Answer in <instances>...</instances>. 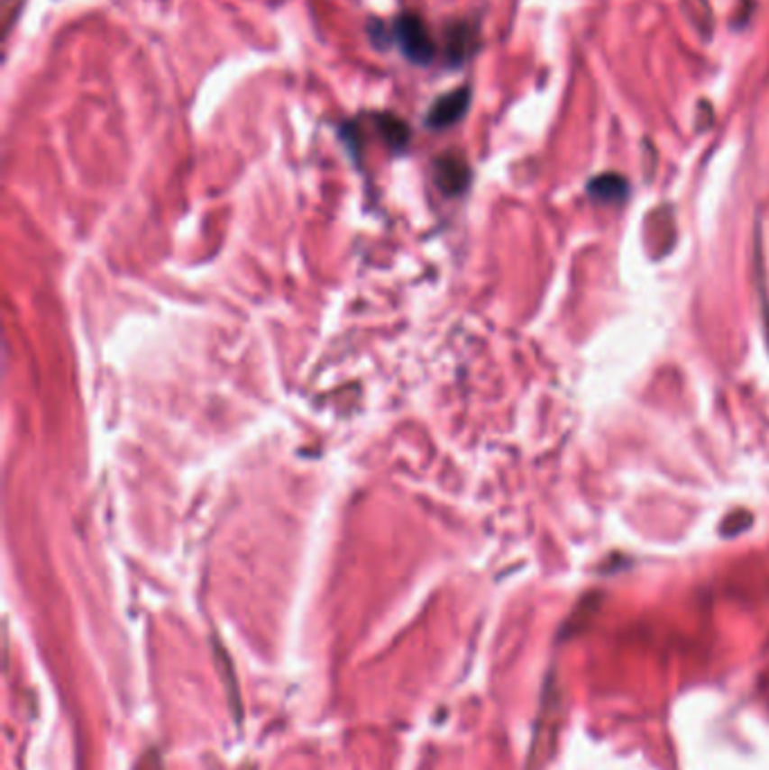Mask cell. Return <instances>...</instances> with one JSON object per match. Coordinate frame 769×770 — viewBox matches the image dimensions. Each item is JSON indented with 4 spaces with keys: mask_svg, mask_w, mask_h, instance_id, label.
<instances>
[{
    "mask_svg": "<svg viewBox=\"0 0 769 770\" xmlns=\"http://www.w3.org/2000/svg\"><path fill=\"white\" fill-rule=\"evenodd\" d=\"M395 41L404 57L417 66H429L435 57V43L429 30L416 14H404L395 23Z\"/></svg>",
    "mask_w": 769,
    "mask_h": 770,
    "instance_id": "obj_1",
    "label": "cell"
},
{
    "mask_svg": "<svg viewBox=\"0 0 769 770\" xmlns=\"http://www.w3.org/2000/svg\"><path fill=\"white\" fill-rule=\"evenodd\" d=\"M683 7H686L688 16H691L692 25L697 27L701 36H710L713 32L715 21H713V9H710L709 0H683Z\"/></svg>",
    "mask_w": 769,
    "mask_h": 770,
    "instance_id": "obj_6",
    "label": "cell"
},
{
    "mask_svg": "<svg viewBox=\"0 0 769 770\" xmlns=\"http://www.w3.org/2000/svg\"><path fill=\"white\" fill-rule=\"evenodd\" d=\"M589 194H591L596 201L618 203L627 196V183H625L623 176L618 174H602L589 183Z\"/></svg>",
    "mask_w": 769,
    "mask_h": 770,
    "instance_id": "obj_4",
    "label": "cell"
},
{
    "mask_svg": "<svg viewBox=\"0 0 769 770\" xmlns=\"http://www.w3.org/2000/svg\"><path fill=\"white\" fill-rule=\"evenodd\" d=\"M435 183L444 194H461L470 183V167L456 153H447L435 160Z\"/></svg>",
    "mask_w": 769,
    "mask_h": 770,
    "instance_id": "obj_3",
    "label": "cell"
},
{
    "mask_svg": "<svg viewBox=\"0 0 769 770\" xmlns=\"http://www.w3.org/2000/svg\"><path fill=\"white\" fill-rule=\"evenodd\" d=\"M470 30L465 25H458L449 32L447 39V59L452 63L465 61V57L470 54Z\"/></svg>",
    "mask_w": 769,
    "mask_h": 770,
    "instance_id": "obj_7",
    "label": "cell"
},
{
    "mask_svg": "<svg viewBox=\"0 0 769 770\" xmlns=\"http://www.w3.org/2000/svg\"><path fill=\"white\" fill-rule=\"evenodd\" d=\"M470 99L471 90L467 86L438 97L431 104L429 113H426V126L429 129H447V126L456 124L458 120L465 117L467 108H470Z\"/></svg>",
    "mask_w": 769,
    "mask_h": 770,
    "instance_id": "obj_2",
    "label": "cell"
},
{
    "mask_svg": "<svg viewBox=\"0 0 769 770\" xmlns=\"http://www.w3.org/2000/svg\"><path fill=\"white\" fill-rule=\"evenodd\" d=\"M377 126H380L381 135H384V140L390 144V147H393V149L407 147L408 135H411V133H408V126L404 124V122L399 120V117L389 115V113H384V115L377 117Z\"/></svg>",
    "mask_w": 769,
    "mask_h": 770,
    "instance_id": "obj_5",
    "label": "cell"
}]
</instances>
